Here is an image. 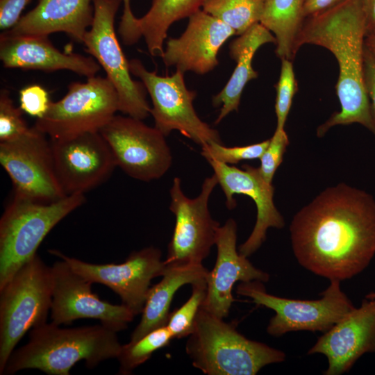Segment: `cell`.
Instances as JSON below:
<instances>
[{
  "label": "cell",
  "instance_id": "cell-1",
  "mask_svg": "<svg viewBox=\"0 0 375 375\" xmlns=\"http://www.w3.org/2000/svg\"><path fill=\"white\" fill-rule=\"evenodd\" d=\"M290 231L303 267L330 281L351 278L375 255V199L345 183L328 188L294 216Z\"/></svg>",
  "mask_w": 375,
  "mask_h": 375
},
{
  "label": "cell",
  "instance_id": "cell-2",
  "mask_svg": "<svg viewBox=\"0 0 375 375\" xmlns=\"http://www.w3.org/2000/svg\"><path fill=\"white\" fill-rule=\"evenodd\" d=\"M366 38L362 0H347L318 15L305 19L297 48L310 44L331 52L338 61L336 94L340 110L317 130L322 137L333 126L358 123L375 135V119L364 83Z\"/></svg>",
  "mask_w": 375,
  "mask_h": 375
},
{
  "label": "cell",
  "instance_id": "cell-3",
  "mask_svg": "<svg viewBox=\"0 0 375 375\" xmlns=\"http://www.w3.org/2000/svg\"><path fill=\"white\" fill-rule=\"evenodd\" d=\"M121 347L116 332L102 324L61 328L46 322L31 328L28 342L12 351L3 374L37 369L49 375H69L81 360L92 369L117 358Z\"/></svg>",
  "mask_w": 375,
  "mask_h": 375
},
{
  "label": "cell",
  "instance_id": "cell-4",
  "mask_svg": "<svg viewBox=\"0 0 375 375\" xmlns=\"http://www.w3.org/2000/svg\"><path fill=\"white\" fill-rule=\"evenodd\" d=\"M185 351L192 365L208 375H255L283 362L285 353L245 338L234 322H226L200 308Z\"/></svg>",
  "mask_w": 375,
  "mask_h": 375
},
{
  "label": "cell",
  "instance_id": "cell-5",
  "mask_svg": "<svg viewBox=\"0 0 375 375\" xmlns=\"http://www.w3.org/2000/svg\"><path fill=\"white\" fill-rule=\"evenodd\" d=\"M85 201L84 194L51 203L13 196L0 219V288L37 254L49 231Z\"/></svg>",
  "mask_w": 375,
  "mask_h": 375
},
{
  "label": "cell",
  "instance_id": "cell-6",
  "mask_svg": "<svg viewBox=\"0 0 375 375\" xmlns=\"http://www.w3.org/2000/svg\"><path fill=\"white\" fill-rule=\"evenodd\" d=\"M52 301L51 267L36 254L0 288V374L26 332L47 322Z\"/></svg>",
  "mask_w": 375,
  "mask_h": 375
},
{
  "label": "cell",
  "instance_id": "cell-7",
  "mask_svg": "<svg viewBox=\"0 0 375 375\" xmlns=\"http://www.w3.org/2000/svg\"><path fill=\"white\" fill-rule=\"evenodd\" d=\"M119 111V99L106 78L93 76L85 83L73 82L67 94L49 103L45 115L34 126L50 139H65L89 132H99Z\"/></svg>",
  "mask_w": 375,
  "mask_h": 375
},
{
  "label": "cell",
  "instance_id": "cell-8",
  "mask_svg": "<svg viewBox=\"0 0 375 375\" xmlns=\"http://www.w3.org/2000/svg\"><path fill=\"white\" fill-rule=\"evenodd\" d=\"M122 0H92L94 17L83 43L106 74L117 90L119 111L142 119L151 114L147 90L141 81L131 78L127 60L117 40L115 18Z\"/></svg>",
  "mask_w": 375,
  "mask_h": 375
},
{
  "label": "cell",
  "instance_id": "cell-9",
  "mask_svg": "<svg viewBox=\"0 0 375 375\" xmlns=\"http://www.w3.org/2000/svg\"><path fill=\"white\" fill-rule=\"evenodd\" d=\"M330 281L322 297L317 300L276 297L268 294L262 282L258 281L241 282L236 293L275 312L267 327L270 335L278 337L297 331L326 332L355 308L342 291L340 281Z\"/></svg>",
  "mask_w": 375,
  "mask_h": 375
},
{
  "label": "cell",
  "instance_id": "cell-10",
  "mask_svg": "<svg viewBox=\"0 0 375 375\" xmlns=\"http://www.w3.org/2000/svg\"><path fill=\"white\" fill-rule=\"evenodd\" d=\"M129 68L149 93L154 126L162 134L167 137L172 131H178L201 147L212 142L222 143L219 132L197 115L193 106L197 93L186 88L184 72L176 69L171 76H160L148 71L136 58L129 60Z\"/></svg>",
  "mask_w": 375,
  "mask_h": 375
},
{
  "label": "cell",
  "instance_id": "cell-11",
  "mask_svg": "<svg viewBox=\"0 0 375 375\" xmlns=\"http://www.w3.org/2000/svg\"><path fill=\"white\" fill-rule=\"evenodd\" d=\"M217 184L213 174L203 181L199 196L190 199L183 193L180 178H174L169 210L176 222L164 260L167 267L200 265L208 256L220 226L208 208L210 197Z\"/></svg>",
  "mask_w": 375,
  "mask_h": 375
},
{
  "label": "cell",
  "instance_id": "cell-12",
  "mask_svg": "<svg viewBox=\"0 0 375 375\" xmlns=\"http://www.w3.org/2000/svg\"><path fill=\"white\" fill-rule=\"evenodd\" d=\"M99 133L110 147L117 167L135 179H158L172 166L166 136L142 119L115 115Z\"/></svg>",
  "mask_w": 375,
  "mask_h": 375
},
{
  "label": "cell",
  "instance_id": "cell-13",
  "mask_svg": "<svg viewBox=\"0 0 375 375\" xmlns=\"http://www.w3.org/2000/svg\"><path fill=\"white\" fill-rule=\"evenodd\" d=\"M47 136L33 126L18 139L0 142V163L11 179L14 195L42 203L67 196L57 179Z\"/></svg>",
  "mask_w": 375,
  "mask_h": 375
},
{
  "label": "cell",
  "instance_id": "cell-14",
  "mask_svg": "<svg viewBox=\"0 0 375 375\" xmlns=\"http://www.w3.org/2000/svg\"><path fill=\"white\" fill-rule=\"evenodd\" d=\"M49 252L66 261L74 272L92 283L110 288L135 316L142 312L151 280L162 276L167 269L161 251L154 247L132 252L120 264H91L68 257L58 250Z\"/></svg>",
  "mask_w": 375,
  "mask_h": 375
},
{
  "label": "cell",
  "instance_id": "cell-15",
  "mask_svg": "<svg viewBox=\"0 0 375 375\" xmlns=\"http://www.w3.org/2000/svg\"><path fill=\"white\" fill-rule=\"evenodd\" d=\"M61 260L51 267V322L70 324L78 319H94L116 333L126 329L135 317L131 310L124 304L113 305L100 299L92 292V283Z\"/></svg>",
  "mask_w": 375,
  "mask_h": 375
},
{
  "label": "cell",
  "instance_id": "cell-16",
  "mask_svg": "<svg viewBox=\"0 0 375 375\" xmlns=\"http://www.w3.org/2000/svg\"><path fill=\"white\" fill-rule=\"evenodd\" d=\"M49 140L56 177L66 195L85 194L100 185L117 167L99 132Z\"/></svg>",
  "mask_w": 375,
  "mask_h": 375
},
{
  "label": "cell",
  "instance_id": "cell-17",
  "mask_svg": "<svg viewBox=\"0 0 375 375\" xmlns=\"http://www.w3.org/2000/svg\"><path fill=\"white\" fill-rule=\"evenodd\" d=\"M208 162L224 193L228 210L237 206L234 194L247 195L256 206L257 217L253 229L238 249L241 255L248 258L265 241L269 228H282L285 226L284 219L274 203V188L262 178L258 167L243 165L239 169L215 160Z\"/></svg>",
  "mask_w": 375,
  "mask_h": 375
},
{
  "label": "cell",
  "instance_id": "cell-18",
  "mask_svg": "<svg viewBox=\"0 0 375 375\" xmlns=\"http://www.w3.org/2000/svg\"><path fill=\"white\" fill-rule=\"evenodd\" d=\"M237 223L228 219L217 230L215 245L217 255L213 269L206 278L207 292L201 308L224 319L235 301L232 290L238 281L267 282L269 275L253 266L237 250Z\"/></svg>",
  "mask_w": 375,
  "mask_h": 375
},
{
  "label": "cell",
  "instance_id": "cell-19",
  "mask_svg": "<svg viewBox=\"0 0 375 375\" xmlns=\"http://www.w3.org/2000/svg\"><path fill=\"white\" fill-rule=\"evenodd\" d=\"M366 353H375V298L364 299L359 308L324 332L308 351L309 355L326 357V375L349 371Z\"/></svg>",
  "mask_w": 375,
  "mask_h": 375
},
{
  "label": "cell",
  "instance_id": "cell-20",
  "mask_svg": "<svg viewBox=\"0 0 375 375\" xmlns=\"http://www.w3.org/2000/svg\"><path fill=\"white\" fill-rule=\"evenodd\" d=\"M186 29L176 38H169L162 56L167 67L183 72L203 75L219 63L217 53L235 31L203 10L189 17Z\"/></svg>",
  "mask_w": 375,
  "mask_h": 375
},
{
  "label": "cell",
  "instance_id": "cell-21",
  "mask_svg": "<svg viewBox=\"0 0 375 375\" xmlns=\"http://www.w3.org/2000/svg\"><path fill=\"white\" fill-rule=\"evenodd\" d=\"M0 60L4 67L53 72L67 69L88 78L101 66L93 57L64 53L48 36L0 35Z\"/></svg>",
  "mask_w": 375,
  "mask_h": 375
},
{
  "label": "cell",
  "instance_id": "cell-22",
  "mask_svg": "<svg viewBox=\"0 0 375 375\" xmlns=\"http://www.w3.org/2000/svg\"><path fill=\"white\" fill-rule=\"evenodd\" d=\"M93 17L92 0H39L13 28L2 33L8 35L49 36L62 32L83 43Z\"/></svg>",
  "mask_w": 375,
  "mask_h": 375
},
{
  "label": "cell",
  "instance_id": "cell-23",
  "mask_svg": "<svg viewBox=\"0 0 375 375\" xmlns=\"http://www.w3.org/2000/svg\"><path fill=\"white\" fill-rule=\"evenodd\" d=\"M269 42L276 44L274 35L259 22L253 24L230 44V56L237 65L226 85L212 97L213 106L219 107L222 105L215 121L216 124L230 112L238 111L245 85L258 76L252 67L253 56L262 45Z\"/></svg>",
  "mask_w": 375,
  "mask_h": 375
},
{
  "label": "cell",
  "instance_id": "cell-24",
  "mask_svg": "<svg viewBox=\"0 0 375 375\" xmlns=\"http://www.w3.org/2000/svg\"><path fill=\"white\" fill-rule=\"evenodd\" d=\"M208 272L202 264L167 267L160 281L148 291L141 319L133 331L130 342L166 326L170 306L177 290L185 284L192 285L206 279Z\"/></svg>",
  "mask_w": 375,
  "mask_h": 375
},
{
  "label": "cell",
  "instance_id": "cell-25",
  "mask_svg": "<svg viewBox=\"0 0 375 375\" xmlns=\"http://www.w3.org/2000/svg\"><path fill=\"white\" fill-rule=\"evenodd\" d=\"M205 0H152L147 12L135 22L137 38L143 37L149 53L162 57L163 44L173 23L202 8Z\"/></svg>",
  "mask_w": 375,
  "mask_h": 375
},
{
  "label": "cell",
  "instance_id": "cell-26",
  "mask_svg": "<svg viewBox=\"0 0 375 375\" xmlns=\"http://www.w3.org/2000/svg\"><path fill=\"white\" fill-rule=\"evenodd\" d=\"M304 0H265L260 23L276 38V53L282 59L292 60L297 40L305 21Z\"/></svg>",
  "mask_w": 375,
  "mask_h": 375
},
{
  "label": "cell",
  "instance_id": "cell-27",
  "mask_svg": "<svg viewBox=\"0 0 375 375\" xmlns=\"http://www.w3.org/2000/svg\"><path fill=\"white\" fill-rule=\"evenodd\" d=\"M265 3V0H205L202 10L240 35L260 22Z\"/></svg>",
  "mask_w": 375,
  "mask_h": 375
},
{
  "label": "cell",
  "instance_id": "cell-28",
  "mask_svg": "<svg viewBox=\"0 0 375 375\" xmlns=\"http://www.w3.org/2000/svg\"><path fill=\"white\" fill-rule=\"evenodd\" d=\"M173 336L165 326L158 328L135 342L122 344L117 357L119 374H131L139 365L148 360L156 351L167 346Z\"/></svg>",
  "mask_w": 375,
  "mask_h": 375
},
{
  "label": "cell",
  "instance_id": "cell-29",
  "mask_svg": "<svg viewBox=\"0 0 375 375\" xmlns=\"http://www.w3.org/2000/svg\"><path fill=\"white\" fill-rule=\"evenodd\" d=\"M191 285V296L179 308L170 312L165 326L174 339L184 338L192 333L197 315L206 296V279Z\"/></svg>",
  "mask_w": 375,
  "mask_h": 375
},
{
  "label": "cell",
  "instance_id": "cell-30",
  "mask_svg": "<svg viewBox=\"0 0 375 375\" xmlns=\"http://www.w3.org/2000/svg\"><path fill=\"white\" fill-rule=\"evenodd\" d=\"M269 143V139L242 147H228L212 142L201 147V156L207 161L215 160L227 165H235L242 160L260 158Z\"/></svg>",
  "mask_w": 375,
  "mask_h": 375
},
{
  "label": "cell",
  "instance_id": "cell-31",
  "mask_svg": "<svg viewBox=\"0 0 375 375\" xmlns=\"http://www.w3.org/2000/svg\"><path fill=\"white\" fill-rule=\"evenodd\" d=\"M23 110L17 107L6 89L0 91V142L15 140L27 133L28 127L22 117Z\"/></svg>",
  "mask_w": 375,
  "mask_h": 375
},
{
  "label": "cell",
  "instance_id": "cell-32",
  "mask_svg": "<svg viewBox=\"0 0 375 375\" xmlns=\"http://www.w3.org/2000/svg\"><path fill=\"white\" fill-rule=\"evenodd\" d=\"M292 61L288 59L281 60L280 76L276 85L275 112L277 119L276 128H284L297 89Z\"/></svg>",
  "mask_w": 375,
  "mask_h": 375
},
{
  "label": "cell",
  "instance_id": "cell-33",
  "mask_svg": "<svg viewBox=\"0 0 375 375\" xmlns=\"http://www.w3.org/2000/svg\"><path fill=\"white\" fill-rule=\"evenodd\" d=\"M288 144V136L284 128H276L273 136L269 139V145L260 158V165L258 169L267 183H272Z\"/></svg>",
  "mask_w": 375,
  "mask_h": 375
},
{
  "label": "cell",
  "instance_id": "cell-34",
  "mask_svg": "<svg viewBox=\"0 0 375 375\" xmlns=\"http://www.w3.org/2000/svg\"><path fill=\"white\" fill-rule=\"evenodd\" d=\"M19 102L23 112L39 119L47 112L51 101L44 88L39 85H31L19 91Z\"/></svg>",
  "mask_w": 375,
  "mask_h": 375
},
{
  "label": "cell",
  "instance_id": "cell-35",
  "mask_svg": "<svg viewBox=\"0 0 375 375\" xmlns=\"http://www.w3.org/2000/svg\"><path fill=\"white\" fill-rule=\"evenodd\" d=\"M31 0H0V29L6 31L19 21L23 10Z\"/></svg>",
  "mask_w": 375,
  "mask_h": 375
},
{
  "label": "cell",
  "instance_id": "cell-36",
  "mask_svg": "<svg viewBox=\"0 0 375 375\" xmlns=\"http://www.w3.org/2000/svg\"><path fill=\"white\" fill-rule=\"evenodd\" d=\"M364 83L375 119V56L365 47Z\"/></svg>",
  "mask_w": 375,
  "mask_h": 375
},
{
  "label": "cell",
  "instance_id": "cell-37",
  "mask_svg": "<svg viewBox=\"0 0 375 375\" xmlns=\"http://www.w3.org/2000/svg\"><path fill=\"white\" fill-rule=\"evenodd\" d=\"M347 0H304L305 19L331 9Z\"/></svg>",
  "mask_w": 375,
  "mask_h": 375
},
{
  "label": "cell",
  "instance_id": "cell-38",
  "mask_svg": "<svg viewBox=\"0 0 375 375\" xmlns=\"http://www.w3.org/2000/svg\"><path fill=\"white\" fill-rule=\"evenodd\" d=\"M366 37L375 35V0H362Z\"/></svg>",
  "mask_w": 375,
  "mask_h": 375
},
{
  "label": "cell",
  "instance_id": "cell-39",
  "mask_svg": "<svg viewBox=\"0 0 375 375\" xmlns=\"http://www.w3.org/2000/svg\"><path fill=\"white\" fill-rule=\"evenodd\" d=\"M365 47L375 56V35L365 38Z\"/></svg>",
  "mask_w": 375,
  "mask_h": 375
},
{
  "label": "cell",
  "instance_id": "cell-40",
  "mask_svg": "<svg viewBox=\"0 0 375 375\" xmlns=\"http://www.w3.org/2000/svg\"><path fill=\"white\" fill-rule=\"evenodd\" d=\"M124 3V10L122 17H130L133 15L131 8V0H122Z\"/></svg>",
  "mask_w": 375,
  "mask_h": 375
},
{
  "label": "cell",
  "instance_id": "cell-41",
  "mask_svg": "<svg viewBox=\"0 0 375 375\" xmlns=\"http://www.w3.org/2000/svg\"><path fill=\"white\" fill-rule=\"evenodd\" d=\"M365 298H367V299H374V298H375V292L369 293L368 294H367L365 296Z\"/></svg>",
  "mask_w": 375,
  "mask_h": 375
}]
</instances>
